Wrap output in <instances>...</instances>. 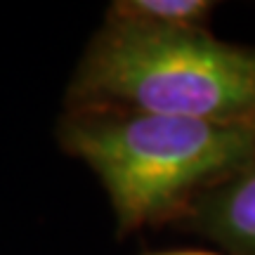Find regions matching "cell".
I'll list each match as a JSON object with an SVG mask.
<instances>
[{
    "instance_id": "2",
    "label": "cell",
    "mask_w": 255,
    "mask_h": 255,
    "mask_svg": "<svg viewBox=\"0 0 255 255\" xmlns=\"http://www.w3.org/2000/svg\"><path fill=\"white\" fill-rule=\"evenodd\" d=\"M66 107H116L255 128V47L218 40L208 28L104 24L78 62Z\"/></svg>"
},
{
    "instance_id": "3",
    "label": "cell",
    "mask_w": 255,
    "mask_h": 255,
    "mask_svg": "<svg viewBox=\"0 0 255 255\" xmlns=\"http://www.w3.org/2000/svg\"><path fill=\"white\" fill-rule=\"evenodd\" d=\"M173 222L213 241L225 255H255V156L194 196Z\"/></svg>"
},
{
    "instance_id": "1",
    "label": "cell",
    "mask_w": 255,
    "mask_h": 255,
    "mask_svg": "<svg viewBox=\"0 0 255 255\" xmlns=\"http://www.w3.org/2000/svg\"><path fill=\"white\" fill-rule=\"evenodd\" d=\"M57 137L100 177L119 234L173 222L255 156V128L116 107H66Z\"/></svg>"
},
{
    "instance_id": "5",
    "label": "cell",
    "mask_w": 255,
    "mask_h": 255,
    "mask_svg": "<svg viewBox=\"0 0 255 255\" xmlns=\"http://www.w3.org/2000/svg\"><path fill=\"white\" fill-rule=\"evenodd\" d=\"M144 255H222L213 253V251H203V248H168V251H151Z\"/></svg>"
},
{
    "instance_id": "4",
    "label": "cell",
    "mask_w": 255,
    "mask_h": 255,
    "mask_svg": "<svg viewBox=\"0 0 255 255\" xmlns=\"http://www.w3.org/2000/svg\"><path fill=\"white\" fill-rule=\"evenodd\" d=\"M215 2L208 0H116L107 24L146 31H206Z\"/></svg>"
}]
</instances>
